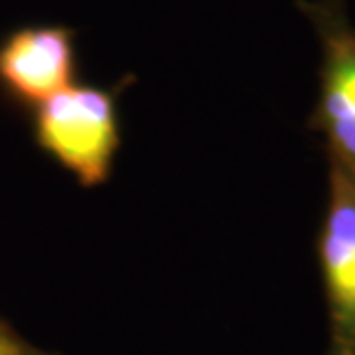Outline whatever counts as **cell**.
Returning <instances> with one entry per match:
<instances>
[{
  "label": "cell",
  "instance_id": "obj_3",
  "mask_svg": "<svg viewBox=\"0 0 355 355\" xmlns=\"http://www.w3.org/2000/svg\"><path fill=\"white\" fill-rule=\"evenodd\" d=\"M314 259L328 328L325 355H355V168L332 159Z\"/></svg>",
  "mask_w": 355,
  "mask_h": 355
},
{
  "label": "cell",
  "instance_id": "obj_5",
  "mask_svg": "<svg viewBox=\"0 0 355 355\" xmlns=\"http://www.w3.org/2000/svg\"><path fill=\"white\" fill-rule=\"evenodd\" d=\"M0 355H35V353L28 351L26 346L17 342L12 335H7L5 330H0Z\"/></svg>",
  "mask_w": 355,
  "mask_h": 355
},
{
  "label": "cell",
  "instance_id": "obj_1",
  "mask_svg": "<svg viewBox=\"0 0 355 355\" xmlns=\"http://www.w3.org/2000/svg\"><path fill=\"white\" fill-rule=\"evenodd\" d=\"M35 144L83 187L109 180L120 150L118 90L72 83L35 111Z\"/></svg>",
  "mask_w": 355,
  "mask_h": 355
},
{
  "label": "cell",
  "instance_id": "obj_4",
  "mask_svg": "<svg viewBox=\"0 0 355 355\" xmlns=\"http://www.w3.org/2000/svg\"><path fill=\"white\" fill-rule=\"evenodd\" d=\"M79 72V37L62 24H26L0 35V92L40 106L72 86Z\"/></svg>",
  "mask_w": 355,
  "mask_h": 355
},
{
  "label": "cell",
  "instance_id": "obj_2",
  "mask_svg": "<svg viewBox=\"0 0 355 355\" xmlns=\"http://www.w3.org/2000/svg\"><path fill=\"white\" fill-rule=\"evenodd\" d=\"M316 35V99L307 130L323 144L325 157L355 168V24L346 0H297Z\"/></svg>",
  "mask_w": 355,
  "mask_h": 355
}]
</instances>
